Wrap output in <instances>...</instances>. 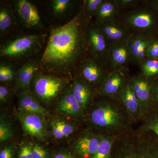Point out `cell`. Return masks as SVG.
Returning a JSON list of instances; mask_svg holds the SVG:
<instances>
[{
    "mask_svg": "<svg viewBox=\"0 0 158 158\" xmlns=\"http://www.w3.org/2000/svg\"><path fill=\"white\" fill-rule=\"evenodd\" d=\"M62 132L65 137H67L74 131V128L72 126L62 121H55L53 123Z\"/></svg>",
    "mask_w": 158,
    "mask_h": 158,
    "instance_id": "1f68e13d",
    "label": "cell"
},
{
    "mask_svg": "<svg viewBox=\"0 0 158 158\" xmlns=\"http://www.w3.org/2000/svg\"><path fill=\"white\" fill-rule=\"evenodd\" d=\"M33 158H48L47 153L43 148L36 144L32 147Z\"/></svg>",
    "mask_w": 158,
    "mask_h": 158,
    "instance_id": "d6a6232c",
    "label": "cell"
},
{
    "mask_svg": "<svg viewBox=\"0 0 158 158\" xmlns=\"http://www.w3.org/2000/svg\"><path fill=\"white\" fill-rule=\"evenodd\" d=\"M114 69L123 68L131 59L127 41L112 43L109 47L107 59Z\"/></svg>",
    "mask_w": 158,
    "mask_h": 158,
    "instance_id": "4fadbf2b",
    "label": "cell"
},
{
    "mask_svg": "<svg viewBox=\"0 0 158 158\" xmlns=\"http://www.w3.org/2000/svg\"><path fill=\"white\" fill-rule=\"evenodd\" d=\"M158 41H153L151 43L146 52V59H158Z\"/></svg>",
    "mask_w": 158,
    "mask_h": 158,
    "instance_id": "4dcf8cb0",
    "label": "cell"
},
{
    "mask_svg": "<svg viewBox=\"0 0 158 158\" xmlns=\"http://www.w3.org/2000/svg\"><path fill=\"white\" fill-rule=\"evenodd\" d=\"M152 40L147 35L138 34L131 36L127 41L131 52V59L140 65L146 59V52Z\"/></svg>",
    "mask_w": 158,
    "mask_h": 158,
    "instance_id": "5bb4252c",
    "label": "cell"
},
{
    "mask_svg": "<svg viewBox=\"0 0 158 158\" xmlns=\"http://www.w3.org/2000/svg\"><path fill=\"white\" fill-rule=\"evenodd\" d=\"M111 158H158V137L140 127L116 138Z\"/></svg>",
    "mask_w": 158,
    "mask_h": 158,
    "instance_id": "3957f363",
    "label": "cell"
},
{
    "mask_svg": "<svg viewBox=\"0 0 158 158\" xmlns=\"http://www.w3.org/2000/svg\"><path fill=\"white\" fill-rule=\"evenodd\" d=\"M59 108L62 112L72 116L80 117L83 115V109L74 97L71 88L67 89L62 96Z\"/></svg>",
    "mask_w": 158,
    "mask_h": 158,
    "instance_id": "7402d4cb",
    "label": "cell"
},
{
    "mask_svg": "<svg viewBox=\"0 0 158 158\" xmlns=\"http://www.w3.org/2000/svg\"><path fill=\"white\" fill-rule=\"evenodd\" d=\"M107 97L94 107L90 123L105 135L117 137L132 130L134 123L118 98Z\"/></svg>",
    "mask_w": 158,
    "mask_h": 158,
    "instance_id": "7a4b0ae2",
    "label": "cell"
},
{
    "mask_svg": "<svg viewBox=\"0 0 158 158\" xmlns=\"http://www.w3.org/2000/svg\"><path fill=\"white\" fill-rule=\"evenodd\" d=\"M14 72L11 66L1 64L0 65V81L1 82L9 81L13 79Z\"/></svg>",
    "mask_w": 158,
    "mask_h": 158,
    "instance_id": "f546056e",
    "label": "cell"
},
{
    "mask_svg": "<svg viewBox=\"0 0 158 158\" xmlns=\"http://www.w3.org/2000/svg\"><path fill=\"white\" fill-rule=\"evenodd\" d=\"M52 133L55 138H57V139H62L63 137H65L62 132L59 130L56 126L53 123H52Z\"/></svg>",
    "mask_w": 158,
    "mask_h": 158,
    "instance_id": "74e56055",
    "label": "cell"
},
{
    "mask_svg": "<svg viewBox=\"0 0 158 158\" xmlns=\"http://www.w3.org/2000/svg\"><path fill=\"white\" fill-rule=\"evenodd\" d=\"M101 135L100 143L96 152L90 158H111L113 145L117 137Z\"/></svg>",
    "mask_w": 158,
    "mask_h": 158,
    "instance_id": "603a6c76",
    "label": "cell"
},
{
    "mask_svg": "<svg viewBox=\"0 0 158 158\" xmlns=\"http://www.w3.org/2000/svg\"><path fill=\"white\" fill-rule=\"evenodd\" d=\"M85 27L83 16L79 13L67 23L52 29L41 58L43 67L58 73L72 69L86 44Z\"/></svg>",
    "mask_w": 158,
    "mask_h": 158,
    "instance_id": "6da1fadb",
    "label": "cell"
},
{
    "mask_svg": "<svg viewBox=\"0 0 158 158\" xmlns=\"http://www.w3.org/2000/svg\"><path fill=\"white\" fill-rule=\"evenodd\" d=\"M9 96V90L3 85L0 86V101L1 102H6Z\"/></svg>",
    "mask_w": 158,
    "mask_h": 158,
    "instance_id": "e575fe53",
    "label": "cell"
},
{
    "mask_svg": "<svg viewBox=\"0 0 158 158\" xmlns=\"http://www.w3.org/2000/svg\"><path fill=\"white\" fill-rule=\"evenodd\" d=\"M153 100L158 102V83L155 86L153 85L152 103Z\"/></svg>",
    "mask_w": 158,
    "mask_h": 158,
    "instance_id": "f35d334b",
    "label": "cell"
},
{
    "mask_svg": "<svg viewBox=\"0 0 158 158\" xmlns=\"http://www.w3.org/2000/svg\"><path fill=\"white\" fill-rule=\"evenodd\" d=\"M123 21L128 27L144 32L152 27L155 17L151 11L141 9L131 11L125 15Z\"/></svg>",
    "mask_w": 158,
    "mask_h": 158,
    "instance_id": "7c38bea8",
    "label": "cell"
},
{
    "mask_svg": "<svg viewBox=\"0 0 158 158\" xmlns=\"http://www.w3.org/2000/svg\"><path fill=\"white\" fill-rule=\"evenodd\" d=\"M126 81L120 70L113 69L107 75L100 85L98 94L103 96L117 98L118 94Z\"/></svg>",
    "mask_w": 158,
    "mask_h": 158,
    "instance_id": "8fae6325",
    "label": "cell"
},
{
    "mask_svg": "<svg viewBox=\"0 0 158 158\" xmlns=\"http://www.w3.org/2000/svg\"><path fill=\"white\" fill-rule=\"evenodd\" d=\"M66 84L65 78L39 73L34 79V92L40 99L48 103L62 93Z\"/></svg>",
    "mask_w": 158,
    "mask_h": 158,
    "instance_id": "5b68a950",
    "label": "cell"
},
{
    "mask_svg": "<svg viewBox=\"0 0 158 158\" xmlns=\"http://www.w3.org/2000/svg\"><path fill=\"white\" fill-rule=\"evenodd\" d=\"M101 135H85L79 138L76 143L75 149L80 155L90 158L95 154L100 143Z\"/></svg>",
    "mask_w": 158,
    "mask_h": 158,
    "instance_id": "ac0fdd59",
    "label": "cell"
},
{
    "mask_svg": "<svg viewBox=\"0 0 158 158\" xmlns=\"http://www.w3.org/2000/svg\"><path fill=\"white\" fill-rule=\"evenodd\" d=\"M152 5L154 8L158 10V1H153L152 2Z\"/></svg>",
    "mask_w": 158,
    "mask_h": 158,
    "instance_id": "60d3db41",
    "label": "cell"
},
{
    "mask_svg": "<svg viewBox=\"0 0 158 158\" xmlns=\"http://www.w3.org/2000/svg\"><path fill=\"white\" fill-rule=\"evenodd\" d=\"M13 136L12 129L8 123L1 118L0 123V141L1 142L8 141Z\"/></svg>",
    "mask_w": 158,
    "mask_h": 158,
    "instance_id": "83f0119b",
    "label": "cell"
},
{
    "mask_svg": "<svg viewBox=\"0 0 158 158\" xmlns=\"http://www.w3.org/2000/svg\"><path fill=\"white\" fill-rule=\"evenodd\" d=\"M71 89L74 97L84 111L90 104L93 97L90 86L83 79L76 78Z\"/></svg>",
    "mask_w": 158,
    "mask_h": 158,
    "instance_id": "e0dca14e",
    "label": "cell"
},
{
    "mask_svg": "<svg viewBox=\"0 0 158 158\" xmlns=\"http://www.w3.org/2000/svg\"><path fill=\"white\" fill-rule=\"evenodd\" d=\"M41 41V37L37 35L17 37L6 42L1 47L0 56L11 59L27 56L37 50Z\"/></svg>",
    "mask_w": 158,
    "mask_h": 158,
    "instance_id": "277c9868",
    "label": "cell"
},
{
    "mask_svg": "<svg viewBox=\"0 0 158 158\" xmlns=\"http://www.w3.org/2000/svg\"><path fill=\"white\" fill-rule=\"evenodd\" d=\"M38 65L34 60H30L24 64L18 72L16 87L23 91L28 90Z\"/></svg>",
    "mask_w": 158,
    "mask_h": 158,
    "instance_id": "ffe728a7",
    "label": "cell"
},
{
    "mask_svg": "<svg viewBox=\"0 0 158 158\" xmlns=\"http://www.w3.org/2000/svg\"><path fill=\"white\" fill-rule=\"evenodd\" d=\"M142 120L143 124L141 127L151 131L158 137V116L148 113Z\"/></svg>",
    "mask_w": 158,
    "mask_h": 158,
    "instance_id": "484cf974",
    "label": "cell"
},
{
    "mask_svg": "<svg viewBox=\"0 0 158 158\" xmlns=\"http://www.w3.org/2000/svg\"><path fill=\"white\" fill-rule=\"evenodd\" d=\"M116 1L120 9L132 6L138 2L135 0H116Z\"/></svg>",
    "mask_w": 158,
    "mask_h": 158,
    "instance_id": "8d00e7d4",
    "label": "cell"
},
{
    "mask_svg": "<svg viewBox=\"0 0 158 158\" xmlns=\"http://www.w3.org/2000/svg\"><path fill=\"white\" fill-rule=\"evenodd\" d=\"M18 158H33L32 147L31 145H25L22 148Z\"/></svg>",
    "mask_w": 158,
    "mask_h": 158,
    "instance_id": "836d02e7",
    "label": "cell"
},
{
    "mask_svg": "<svg viewBox=\"0 0 158 158\" xmlns=\"http://www.w3.org/2000/svg\"><path fill=\"white\" fill-rule=\"evenodd\" d=\"M20 110L24 113L44 115L48 111L37 101L29 90L23 91L19 96Z\"/></svg>",
    "mask_w": 158,
    "mask_h": 158,
    "instance_id": "d6986e66",
    "label": "cell"
},
{
    "mask_svg": "<svg viewBox=\"0 0 158 158\" xmlns=\"http://www.w3.org/2000/svg\"><path fill=\"white\" fill-rule=\"evenodd\" d=\"M140 65L142 74L148 78L158 74V59H146Z\"/></svg>",
    "mask_w": 158,
    "mask_h": 158,
    "instance_id": "d4e9b609",
    "label": "cell"
},
{
    "mask_svg": "<svg viewBox=\"0 0 158 158\" xmlns=\"http://www.w3.org/2000/svg\"><path fill=\"white\" fill-rule=\"evenodd\" d=\"M19 118L26 133L40 139L45 137V130L42 120L36 114H20Z\"/></svg>",
    "mask_w": 158,
    "mask_h": 158,
    "instance_id": "2e32d148",
    "label": "cell"
},
{
    "mask_svg": "<svg viewBox=\"0 0 158 158\" xmlns=\"http://www.w3.org/2000/svg\"><path fill=\"white\" fill-rule=\"evenodd\" d=\"M120 9L116 0H103L94 15L97 22L100 25L115 19Z\"/></svg>",
    "mask_w": 158,
    "mask_h": 158,
    "instance_id": "44dd1931",
    "label": "cell"
},
{
    "mask_svg": "<svg viewBox=\"0 0 158 158\" xmlns=\"http://www.w3.org/2000/svg\"><path fill=\"white\" fill-rule=\"evenodd\" d=\"M15 11L23 25L28 28H41L42 23L38 10L27 0H18L15 5Z\"/></svg>",
    "mask_w": 158,
    "mask_h": 158,
    "instance_id": "9c48e42d",
    "label": "cell"
},
{
    "mask_svg": "<svg viewBox=\"0 0 158 158\" xmlns=\"http://www.w3.org/2000/svg\"><path fill=\"white\" fill-rule=\"evenodd\" d=\"M13 15L11 10L6 6L0 9V32L1 34L6 33L14 23Z\"/></svg>",
    "mask_w": 158,
    "mask_h": 158,
    "instance_id": "cb8c5ba5",
    "label": "cell"
},
{
    "mask_svg": "<svg viewBox=\"0 0 158 158\" xmlns=\"http://www.w3.org/2000/svg\"><path fill=\"white\" fill-rule=\"evenodd\" d=\"M103 0H86L85 4V13L88 16H94Z\"/></svg>",
    "mask_w": 158,
    "mask_h": 158,
    "instance_id": "f1b7e54d",
    "label": "cell"
},
{
    "mask_svg": "<svg viewBox=\"0 0 158 158\" xmlns=\"http://www.w3.org/2000/svg\"><path fill=\"white\" fill-rule=\"evenodd\" d=\"M80 72L85 81L99 86L107 75L101 66L92 59L85 60L82 63Z\"/></svg>",
    "mask_w": 158,
    "mask_h": 158,
    "instance_id": "9a60e30c",
    "label": "cell"
},
{
    "mask_svg": "<svg viewBox=\"0 0 158 158\" xmlns=\"http://www.w3.org/2000/svg\"><path fill=\"white\" fill-rule=\"evenodd\" d=\"M149 79L141 74L130 80L139 102L142 119L150 111L152 105L153 85Z\"/></svg>",
    "mask_w": 158,
    "mask_h": 158,
    "instance_id": "52a82bcc",
    "label": "cell"
},
{
    "mask_svg": "<svg viewBox=\"0 0 158 158\" xmlns=\"http://www.w3.org/2000/svg\"><path fill=\"white\" fill-rule=\"evenodd\" d=\"M117 98L128 113L134 123L142 120L139 102L130 80H127L118 94Z\"/></svg>",
    "mask_w": 158,
    "mask_h": 158,
    "instance_id": "ba28073f",
    "label": "cell"
},
{
    "mask_svg": "<svg viewBox=\"0 0 158 158\" xmlns=\"http://www.w3.org/2000/svg\"><path fill=\"white\" fill-rule=\"evenodd\" d=\"M13 151L11 147H6L1 151L0 158H12Z\"/></svg>",
    "mask_w": 158,
    "mask_h": 158,
    "instance_id": "d590c367",
    "label": "cell"
},
{
    "mask_svg": "<svg viewBox=\"0 0 158 158\" xmlns=\"http://www.w3.org/2000/svg\"><path fill=\"white\" fill-rule=\"evenodd\" d=\"M99 27L107 40L112 43L127 41L132 35L128 27L124 23L115 19L99 25Z\"/></svg>",
    "mask_w": 158,
    "mask_h": 158,
    "instance_id": "30bf717a",
    "label": "cell"
},
{
    "mask_svg": "<svg viewBox=\"0 0 158 158\" xmlns=\"http://www.w3.org/2000/svg\"><path fill=\"white\" fill-rule=\"evenodd\" d=\"M69 0H54L52 2V9L54 14L62 15L67 10L70 5Z\"/></svg>",
    "mask_w": 158,
    "mask_h": 158,
    "instance_id": "4316f807",
    "label": "cell"
},
{
    "mask_svg": "<svg viewBox=\"0 0 158 158\" xmlns=\"http://www.w3.org/2000/svg\"><path fill=\"white\" fill-rule=\"evenodd\" d=\"M106 40L99 26L88 24L85 32V42L88 49L94 58L99 60L107 59L109 47Z\"/></svg>",
    "mask_w": 158,
    "mask_h": 158,
    "instance_id": "8992f818",
    "label": "cell"
},
{
    "mask_svg": "<svg viewBox=\"0 0 158 158\" xmlns=\"http://www.w3.org/2000/svg\"><path fill=\"white\" fill-rule=\"evenodd\" d=\"M55 158H73L71 156L65 154L60 153L57 155Z\"/></svg>",
    "mask_w": 158,
    "mask_h": 158,
    "instance_id": "ab89813d",
    "label": "cell"
}]
</instances>
